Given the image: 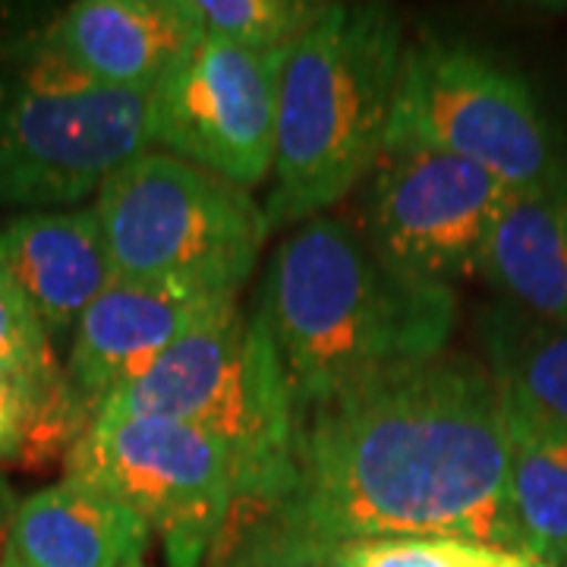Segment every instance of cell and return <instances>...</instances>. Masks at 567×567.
I'll list each match as a JSON object with an SVG mask.
<instances>
[{"label": "cell", "mask_w": 567, "mask_h": 567, "mask_svg": "<svg viewBox=\"0 0 567 567\" xmlns=\"http://www.w3.org/2000/svg\"><path fill=\"white\" fill-rule=\"evenodd\" d=\"M507 464L502 388L445 350L300 406L287 488L218 543L324 558L357 539L435 536L524 555Z\"/></svg>", "instance_id": "obj_1"}, {"label": "cell", "mask_w": 567, "mask_h": 567, "mask_svg": "<svg viewBox=\"0 0 567 567\" xmlns=\"http://www.w3.org/2000/svg\"><path fill=\"white\" fill-rule=\"evenodd\" d=\"M259 312L278 347L293 406L394 365L445 353L457 293L388 265L341 218H309L265 271Z\"/></svg>", "instance_id": "obj_2"}, {"label": "cell", "mask_w": 567, "mask_h": 567, "mask_svg": "<svg viewBox=\"0 0 567 567\" xmlns=\"http://www.w3.org/2000/svg\"><path fill=\"white\" fill-rule=\"evenodd\" d=\"M404 22L385 3H328L281 63L271 230L324 215L360 189L388 148Z\"/></svg>", "instance_id": "obj_3"}, {"label": "cell", "mask_w": 567, "mask_h": 567, "mask_svg": "<svg viewBox=\"0 0 567 567\" xmlns=\"http://www.w3.org/2000/svg\"><path fill=\"white\" fill-rule=\"evenodd\" d=\"M99 416L171 420L218 439L244 473L246 502L237 511L271 505L293 473V394L259 306L244 312L240 297L193 324Z\"/></svg>", "instance_id": "obj_4"}, {"label": "cell", "mask_w": 567, "mask_h": 567, "mask_svg": "<svg viewBox=\"0 0 567 567\" xmlns=\"http://www.w3.org/2000/svg\"><path fill=\"white\" fill-rule=\"evenodd\" d=\"M152 152V99L89 80L35 35L0 48V203L54 208Z\"/></svg>", "instance_id": "obj_5"}, {"label": "cell", "mask_w": 567, "mask_h": 567, "mask_svg": "<svg viewBox=\"0 0 567 567\" xmlns=\"http://www.w3.org/2000/svg\"><path fill=\"white\" fill-rule=\"evenodd\" d=\"M95 215L117 281L203 293H240L271 234L249 189L158 148L102 183Z\"/></svg>", "instance_id": "obj_6"}, {"label": "cell", "mask_w": 567, "mask_h": 567, "mask_svg": "<svg viewBox=\"0 0 567 567\" xmlns=\"http://www.w3.org/2000/svg\"><path fill=\"white\" fill-rule=\"evenodd\" d=\"M432 148L511 189L567 181V145L533 89L505 63L457 41L406 44L388 148Z\"/></svg>", "instance_id": "obj_7"}, {"label": "cell", "mask_w": 567, "mask_h": 567, "mask_svg": "<svg viewBox=\"0 0 567 567\" xmlns=\"http://www.w3.org/2000/svg\"><path fill=\"white\" fill-rule=\"evenodd\" d=\"M63 466V476L136 511L164 539L171 567H203L246 502L234 451L171 420L99 416L66 451Z\"/></svg>", "instance_id": "obj_8"}, {"label": "cell", "mask_w": 567, "mask_h": 567, "mask_svg": "<svg viewBox=\"0 0 567 567\" xmlns=\"http://www.w3.org/2000/svg\"><path fill=\"white\" fill-rule=\"evenodd\" d=\"M357 230L388 265L445 284L483 271L488 237L511 186L432 148H385L360 186Z\"/></svg>", "instance_id": "obj_9"}, {"label": "cell", "mask_w": 567, "mask_h": 567, "mask_svg": "<svg viewBox=\"0 0 567 567\" xmlns=\"http://www.w3.org/2000/svg\"><path fill=\"white\" fill-rule=\"evenodd\" d=\"M287 51L196 41L152 99V148L252 189L271 174Z\"/></svg>", "instance_id": "obj_10"}, {"label": "cell", "mask_w": 567, "mask_h": 567, "mask_svg": "<svg viewBox=\"0 0 567 567\" xmlns=\"http://www.w3.org/2000/svg\"><path fill=\"white\" fill-rule=\"evenodd\" d=\"M240 293H203L174 284L114 281L73 331L63 382L89 429L102 406L145 375L183 334Z\"/></svg>", "instance_id": "obj_11"}, {"label": "cell", "mask_w": 567, "mask_h": 567, "mask_svg": "<svg viewBox=\"0 0 567 567\" xmlns=\"http://www.w3.org/2000/svg\"><path fill=\"white\" fill-rule=\"evenodd\" d=\"M41 39L89 80L152 95L203 41L196 0H80L41 29Z\"/></svg>", "instance_id": "obj_12"}, {"label": "cell", "mask_w": 567, "mask_h": 567, "mask_svg": "<svg viewBox=\"0 0 567 567\" xmlns=\"http://www.w3.org/2000/svg\"><path fill=\"white\" fill-rule=\"evenodd\" d=\"M0 259L51 341L73 334L85 309L117 281L95 205L7 221Z\"/></svg>", "instance_id": "obj_13"}, {"label": "cell", "mask_w": 567, "mask_h": 567, "mask_svg": "<svg viewBox=\"0 0 567 567\" xmlns=\"http://www.w3.org/2000/svg\"><path fill=\"white\" fill-rule=\"evenodd\" d=\"M152 536L136 511L63 476L17 505L3 555L17 567H133Z\"/></svg>", "instance_id": "obj_14"}, {"label": "cell", "mask_w": 567, "mask_h": 567, "mask_svg": "<svg viewBox=\"0 0 567 567\" xmlns=\"http://www.w3.org/2000/svg\"><path fill=\"white\" fill-rule=\"evenodd\" d=\"M480 275L514 309L567 324V181L507 196Z\"/></svg>", "instance_id": "obj_15"}, {"label": "cell", "mask_w": 567, "mask_h": 567, "mask_svg": "<svg viewBox=\"0 0 567 567\" xmlns=\"http://www.w3.org/2000/svg\"><path fill=\"white\" fill-rule=\"evenodd\" d=\"M507 416V495L524 555L567 567V429L548 425L511 404Z\"/></svg>", "instance_id": "obj_16"}, {"label": "cell", "mask_w": 567, "mask_h": 567, "mask_svg": "<svg viewBox=\"0 0 567 567\" xmlns=\"http://www.w3.org/2000/svg\"><path fill=\"white\" fill-rule=\"evenodd\" d=\"M480 334L488 372L507 401L567 429V324L543 322L502 303L486 309Z\"/></svg>", "instance_id": "obj_17"}, {"label": "cell", "mask_w": 567, "mask_h": 567, "mask_svg": "<svg viewBox=\"0 0 567 567\" xmlns=\"http://www.w3.org/2000/svg\"><path fill=\"white\" fill-rule=\"evenodd\" d=\"M85 432L66 398H51L20 372L0 365V464H39L73 447Z\"/></svg>", "instance_id": "obj_18"}, {"label": "cell", "mask_w": 567, "mask_h": 567, "mask_svg": "<svg viewBox=\"0 0 567 567\" xmlns=\"http://www.w3.org/2000/svg\"><path fill=\"white\" fill-rule=\"evenodd\" d=\"M203 39L246 51H290L322 20L316 0H196Z\"/></svg>", "instance_id": "obj_19"}, {"label": "cell", "mask_w": 567, "mask_h": 567, "mask_svg": "<svg viewBox=\"0 0 567 567\" xmlns=\"http://www.w3.org/2000/svg\"><path fill=\"white\" fill-rule=\"evenodd\" d=\"M0 365L20 372L22 379H29L44 394L70 401L51 338L44 334L29 303L22 300L20 287L10 278L3 259H0Z\"/></svg>", "instance_id": "obj_20"}, {"label": "cell", "mask_w": 567, "mask_h": 567, "mask_svg": "<svg viewBox=\"0 0 567 567\" xmlns=\"http://www.w3.org/2000/svg\"><path fill=\"white\" fill-rule=\"evenodd\" d=\"M470 543L435 536H382L331 548L328 567H464Z\"/></svg>", "instance_id": "obj_21"}, {"label": "cell", "mask_w": 567, "mask_h": 567, "mask_svg": "<svg viewBox=\"0 0 567 567\" xmlns=\"http://www.w3.org/2000/svg\"><path fill=\"white\" fill-rule=\"evenodd\" d=\"M215 546L234 548L240 558L246 561V567H328L324 558H316V555H290V551H246V548L227 546V543H215Z\"/></svg>", "instance_id": "obj_22"}, {"label": "cell", "mask_w": 567, "mask_h": 567, "mask_svg": "<svg viewBox=\"0 0 567 567\" xmlns=\"http://www.w3.org/2000/svg\"><path fill=\"white\" fill-rule=\"evenodd\" d=\"M464 567H548L529 555L520 551H502V548H486V546H470L466 551Z\"/></svg>", "instance_id": "obj_23"}, {"label": "cell", "mask_w": 567, "mask_h": 567, "mask_svg": "<svg viewBox=\"0 0 567 567\" xmlns=\"http://www.w3.org/2000/svg\"><path fill=\"white\" fill-rule=\"evenodd\" d=\"M13 511H17V502L10 495L7 480L0 476V543H7V529H10V520H13Z\"/></svg>", "instance_id": "obj_24"}, {"label": "cell", "mask_w": 567, "mask_h": 567, "mask_svg": "<svg viewBox=\"0 0 567 567\" xmlns=\"http://www.w3.org/2000/svg\"><path fill=\"white\" fill-rule=\"evenodd\" d=\"M203 567H246V561L234 551V548H224L215 546L208 551V558H205Z\"/></svg>", "instance_id": "obj_25"}, {"label": "cell", "mask_w": 567, "mask_h": 567, "mask_svg": "<svg viewBox=\"0 0 567 567\" xmlns=\"http://www.w3.org/2000/svg\"><path fill=\"white\" fill-rule=\"evenodd\" d=\"M0 567H17V565H13V561H10V558H7V555L0 551Z\"/></svg>", "instance_id": "obj_26"}, {"label": "cell", "mask_w": 567, "mask_h": 567, "mask_svg": "<svg viewBox=\"0 0 567 567\" xmlns=\"http://www.w3.org/2000/svg\"><path fill=\"white\" fill-rule=\"evenodd\" d=\"M133 567H148V565H145V561H140V565H133Z\"/></svg>", "instance_id": "obj_27"}]
</instances>
